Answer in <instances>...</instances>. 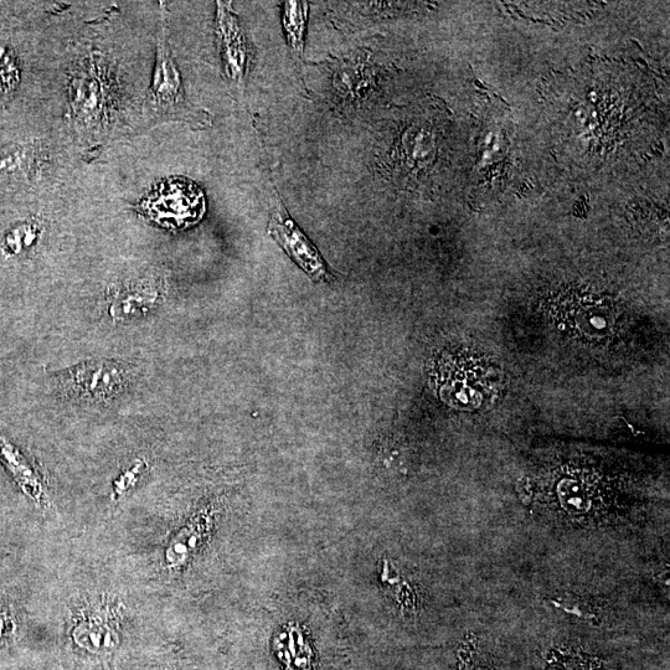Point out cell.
<instances>
[{
    "label": "cell",
    "instance_id": "obj_10",
    "mask_svg": "<svg viewBox=\"0 0 670 670\" xmlns=\"http://www.w3.org/2000/svg\"><path fill=\"white\" fill-rule=\"evenodd\" d=\"M308 9V3L306 2H286L283 4V28H285L287 43L297 59H301L303 56Z\"/></svg>",
    "mask_w": 670,
    "mask_h": 670
},
{
    "label": "cell",
    "instance_id": "obj_14",
    "mask_svg": "<svg viewBox=\"0 0 670 670\" xmlns=\"http://www.w3.org/2000/svg\"><path fill=\"white\" fill-rule=\"evenodd\" d=\"M549 670H594L587 659L572 653H554Z\"/></svg>",
    "mask_w": 670,
    "mask_h": 670
},
{
    "label": "cell",
    "instance_id": "obj_3",
    "mask_svg": "<svg viewBox=\"0 0 670 670\" xmlns=\"http://www.w3.org/2000/svg\"><path fill=\"white\" fill-rule=\"evenodd\" d=\"M161 30L157 36L156 65L151 87L144 99L143 113L149 122H185L205 125L204 112L190 105L183 87L182 76L175 64L167 35L166 17L162 12Z\"/></svg>",
    "mask_w": 670,
    "mask_h": 670
},
{
    "label": "cell",
    "instance_id": "obj_8",
    "mask_svg": "<svg viewBox=\"0 0 670 670\" xmlns=\"http://www.w3.org/2000/svg\"><path fill=\"white\" fill-rule=\"evenodd\" d=\"M0 461L7 467L15 481L24 489V492L39 501L43 489H41L38 476H36L32 466L22 456V453L17 448H14L13 445H10L7 440H4L3 437H0Z\"/></svg>",
    "mask_w": 670,
    "mask_h": 670
},
{
    "label": "cell",
    "instance_id": "obj_13",
    "mask_svg": "<svg viewBox=\"0 0 670 670\" xmlns=\"http://www.w3.org/2000/svg\"><path fill=\"white\" fill-rule=\"evenodd\" d=\"M20 69L15 51L0 41V95L8 94L19 84Z\"/></svg>",
    "mask_w": 670,
    "mask_h": 670
},
{
    "label": "cell",
    "instance_id": "obj_9",
    "mask_svg": "<svg viewBox=\"0 0 670 670\" xmlns=\"http://www.w3.org/2000/svg\"><path fill=\"white\" fill-rule=\"evenodd\" d=\"M206 529L205 514L199 515L192 523L182 529L166 551V561L170 566H180L189 558L190 554L198 548L199 541L203 538Z\"/></svg>",
    "mask_w": 670,
    "mask_h": 670
},
{
    "label": "cell",
    "instance_id": "obj_12",
    "mask_svg": "<svg viewBox=\"0 0 670 670\" xmlns=\"http://www.w3.org/2000/svg\"><path fill=\"white\" fill-rule=\"evenodd\" d=\"M74 641L91 653H106L117 646L116 633L97 622H84L74 630Z\"/></svg>",
    "mask_w": 670,
    "mask_h": 670
},
{
    "label": "cell",
    "instance_id": "obj_1",
    "mask_svg": "<svg viewBox=\"0 0 670 670\" xmlns=\"http://www.w3.org/2000/svg\"><path fill=\"white\" fill-rule=\"evenodd\" d=\"M67 70L66 113L80 141H105L120 130L128 110L121 67L110 51L95 44L76 50Z\"/></svg>",
    "mask_w": 670,
    "mask_h": 670
},
{
    "label": "cell",
    "instance_id": "obj_7",
    "mask_svg": "<svg viewBox=\"0 0 670 670\" xmlns=\"http://www.w3.org/2000/svg\"><path fill=\"white\" fill-rule=\"evenodd\" d=\"M216 24L225 74L235 84H242L249 70V50L239 18L229 4L218 3Z\"/></svg>",
    "mask_w": 670,
    "mask_h": 670
},
{
    "label": "cell",
    "instance_id": "obj_11",
    "mask_svg": "<svg viewBox=\"0 0 670 670\" xmlns=\"http://www.w3.org/2000/svg\"><path fill=\"white\" fill-rule=\"evenodd\" d=\"M86 374L79 376V389L84 391V396H91V398H106L112 395L113 391L120 386L121 376H118L116 368L107 367V365H91L82 370Z\"/></svg>",
    "mask_w": 670,
    "mask_h": 670
},
{
    "label": "cell",
    "instance_id": "obj_6",
    "mask_svg": "<svg viewBox=\"0 0 670 670\" xmlns=\"http://www.w3.org/2000/svg\"><path fill=\"white\" fill-rule=\"evenodd\" d=\"M268 233L313 281L331 280V272L328 271L321 254L298 228L281 203H277L273 208Z\"/></svg>",
    "mask_w": 670,
    "mask_h": 670
},
{
    "label": "cell",
    "instance_id": "obj_2",
    "mask_svg": "<svg viewBox=\"0 0 670 670\" xmlns=\"http://www.w3.org/2000/svg\"><path fill=\"white\" fill-rule=\"evenodd\" d=\"M549 316L560 331L577 342L607 345L625 331V311L615 298L605 293L570 288L549 303Z\"/></svg>",
    "mask_w": 670,
    "mask_h": 670
},
{
    "label": "cell",
    "instance_id": "obj_5",
    "mask_svg": "<svg viewBox=\"0 0 670 670\" xmlns=\"http://www.w3.org/2000/svg\"><path fill=\"white\" fill-rule=\"evenodd\" d=\"M153 223L168 230H184L204 218L206 204L203 190L187 178L164 180L139 205Z\"/></svg>",
    "mask_w": 670,
    "mask_h": 670
},
{
    "label": "cell",
    "instance_id": "obj_4",
    "mask_svg": "<svg viewBox=\"0 0 670 670\" xmlns=\"http://www.w3.org/2000/svg\"><path fill=\"white\" fill-rule=\"evenodd\" d=\"M431 378L441 399L458 409H478L494 389L487 363L463 350L438 357Z\"/></svg>",
    "mask_w": 670,
    "mask_h": 670
},
{
    "label": "cell",
    "instance_id": "obj_15",
    "mask_svg": "<svg viewBox=\"0 0 670 670\" xmlns=\"http://www.w3.org/2000/svg\"><path fill=\"white\" fill-rule=\"evenodd\" d=\"M460 670H481V669L471 666V664L469 663H466L465 667H461Z\"/></svg>",
    "mask_w": 670,
    "mask_h": 670
}]
</instances>
